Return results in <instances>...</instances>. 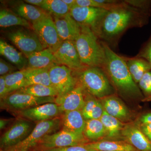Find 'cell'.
Listing matches in <instances>:
<instances>
[{
	"label": "cell",
	"mask_w": 151,
	"mask_h": 151,
	"mask_svg": "<svg viewBox=\"0 0 151 151\" xmlns=\"http://www.w3.org/2000/svg\"><path fill=\"white\" fill-rule=\"evenodd\" d=\"M86 139L96 141L106 135V131L100 119H91L86 122L84 133Z\"/></svg>",
	"instance_id": "29"
},
{
	"label": "cell",
	"mask_w": 151,
	"mask_h": 151,
	"mask_svg": "<svg viewBox=\"0 0 151 151\" xmlns=\"http://www.w3.org/2000/svg\"><path fill=\"white\" fill-rule=\"evenodd\" d=\"M53 19L58 35L63 41L76 40L81 32V27L70 13L59 17H53Z\"/></svg>",
	"instance_id": "15"
},
{
	"label": "cell",
	"mask_w": 151,
	"mask_h": 151,
	"mask_svg": "<svg viewBox=\"0 0 151 151\" xmlns=\"http://www.w3.org/2000/svg\"><path fill=\"white\" fill-rule=\"evenodd\" d=\"M9 123V119H1L0 120V129H1V130L5 129Z\"/></svg>",
	"instance_id": "43"
},
{
	"label": "cell",
	"mask_w": 151,
	"mask_h": 151,
	"mask_svg": "<svg viewBox=\"0 0 151 151\" xmlns=\"http://www.w3.org/2000/svg\"><path fill=\"white\" fill-rule=\"evenodd\" d=\"M63 1L70 9L75 6L76 0H63Z\"/></svg>",
	"instance_id": "44"
},
{
	"label": "cell",
	"mask_w": 151,
	"mask_h": 151,
	"mask_svg": "<svg viewBox=\"0 0 151 151\" xmlns=\"http://www.w3.org/2000/svg\"><path fill=\"white\" fill-rule=\"evenodd\" d=\"M128 69L136 84H138L143 76L151 70V66L146 60L140 58L124 56Z\"/></svg>",
	"instance_id": "24"
},
{
	"label": "cell",
	"mask_w": 151,
	"mask_h": 151,
	"mask_svg": "<svg viewBox=\"0 0 151 151\" xmlns=\"http://www.w3.org/2000/svg\"><path fill=\"white\" fill-rule=\"evenodd\" d=\"M43 1L44 0H25L24 2L29 4L40 8Z\"/></svg>",
	"instance_id": "42"
},
{
	"label": "cell",
	"mask_w": 151,
	"mask_h": 151,
	"mask_svg": "<svg viewBox=\"0 0 151 151\" xmlns=\"http://www.w3.org/2000/svg\"><path fill=\"white\" fill-rule=\"evenodd\" d=\"M53 54L60 65H65L74 71L86 67L81 63L75 41H63Z\"/></svg>",
	"instance_id": "11"
},
{
	"label": "cell",
	"mask_w": 151,
	"mask_h": 151,
	"mask_svg": "<svg viewBox=\"0 0 151 151\" xmlns=\"http://www.w3.org/2000/svg\"><path fill=\"white\" fill-rule=\"evenodd\" d=\"M102 105L104 111L120 121H125L129 113L126 106L118 97L112 95L103 98Z\"/></svg>",
	"instance_id": "20"
},
{
	"label": "cell",
	"mask_w": 151,
	"mask_h": 151,
	"mask_svg": "<svg viewBox=\"0 0 151 151\" xmlns=\"http://www.w3.org/2000/svg\"><path fill=\"white\" fill-rule=\"evenodd\" d=\"M7 37L27 58L32 53L44 49L33 30L24 28L15 30L9 33Z\"/></svg>",
	"instance_id": "10"
},
{
	"label": "cell",
	"mask_w": 151,
	"mask_h": 151,
	"mask_svg": "<svg viewBox=\"0 0 151 151\" xmlns=\"http://www.w3.org/2000/svg\"><path fill=\"white\" fill-rule=\"evenodd\" d=\"M80 26L81 32L75 41L81 63L87 67L102 68L106 58L102 42L91 29Z\"/></svg>",
	"instance_id": "3"
},
{
	"label": "cell",
	"mask_w": 151,
	"mask_h": 151,
	"mask_svg": "<svg viewBox=\"0 0 151 151\" xmlns=\"http://www.w3.org/2000/svg\"><path fill=\"white\" fill-rule=\"evenodd\" d=\"M21 26L27 28L32 27L29 22L22 18L8 9H1L0 11V26L8 27Z\"/></svg>",
	"instance_id": "27"
},
{
	"label": "cell",
	"mask_w": 151,
	"mask_h": 151,
	"mask_svg": "<svg viewBox=\"0 0 151 151\" xmlns=\"http://www.w3.org/2000/svg\"><path fill=\"white\" fill-rule=\"evenodd\" d=\"M25 119L40 122L54 119L62 113L55 103H48L17 112Z\"/></svg>",
	"instance_id": "13"
},
{
	"label": "cell",
	"mask_w": 151,
	"mask_h": 151,
	"mask_svg": "<svg viewBox=\"0 0 151 151\" xmlns=\"http://www.w3.org/2000/svg\"><path fill=\"white\" fill-rule=\"evenodd\" d=\"M106 131V135L108 139H116L122 134L124 125L121 121L109 115L104 111L100 118Z\"/></svg>",
	"instance_id": "28"
},
{
	"label": "cell",
	"mask_w": 151,
	"mask_h": 151,
	"mask_svg": "<svg viewBox=\"0 0 151 151\" xmlns=\"http://www.w3.org/2000/svg\"><path fill=\"white\" fill-rule=\"evenodd\" d=\"M13 9L14 12L32 24L39 21L50 14L40 8L26 3L17 4Z\"/></svg>",
	"instance_id": "21"
},
{
	"label": "cell",
	"mask_w": 151,
	"mask_h": 151,
	"mask_svg": "<svg viewBox=\"0 0 151 151\" xmlns=\"http://www.w3.org/2000/svg\"><path fill=\"white\" fill-rule=\"evenodd\" d=\"M27 60V68H29L50 69L60 65L53 52L48 49L34 52L28 58Z\"/></svg>",
	"instance_id": "18"
},
{
	"label": "cell",
	"mask_w": 151,
	"mask_h": 151,
	"mask_svg": "<svg viewBox=\"0 0 151 151\" xmlns=\"http://www.w3.org/2000/svg\"><path fill=\"white\" fill-rule=\"evenodd\" d=\"M86 122L81 110L67 111L64 113L63 119V129L84 134Z\"/></svg>",
	"instance_id": "19"
},
{
	"label": "cell",
	"mask_w": 151,
	"mask_h": 151,
	"mask_svg": "<svg viewBox=\"0 0 151 151\" xmlns=\"http://www.w3.org/2000/svg\"><path fill=\"white\" fill-rule=\"evenodd\" d=\"M32 26L44 49L49 50L53 53L62 43L51 15L33 24Z\"/></svg>",
	"instance_id": "6"
},
{
	"label": "cell",
	"mask_w": 151,
	"mask_h": 151,
	"mask_svg": "<svg viewBox=\"0 0 151 151\" xmlns=\"http://www.w3.org/2000/svg\"><path fill=\"white\" fill-rule=\"evenodd\" d=\"M40 8L52 17H61L70 12V9L63 0H44Z\"/></svg>",
	"instance_id": "31"
},
{
	"label": "cell",
	"mask_w": 151,
	"mask_h": 151,
	"mask_svg": "<svg viewBox=\"0 0 151 151\" xmlns=\"http://www.w3.org/2000/svg\"><path fill=\"white\" fill-rule=\"evenodd\" d=\"M15 92L38 97H56L58 95V92L54 87L41 84H34L25 86Z\"/></svg>",
	"instance_id": "30"
},
{
	"label": "cell",
	"mask_w": 151,
	"mask_h": 151,
	"mask_svg": "<svg viewBox=\"0 0 151 151\" xmlns=\"http://www.w3.org/2000/svg\"><path fill=\"white\" fill-rule=\"evenodd\" d=\"M31 129V124L27 121L19 120L16 122L1 137V148L3 150L21 142L29 134Z\"/></svg>",
	"instance_id": "14"
},
{
	"label": "cell",
	"mask_w": 151,
	"mask_h": 151,
	"mask_svg": "<svg viewBox=\"0 0 151 151\" xmlns=\"http://www.w3.org/2000/svg\"><path fill=\"white\" fill-rule=\"evenodd\" d=\"M84 145L92 151H137L132 145L123 141H99Z\"/></svg>",
	"instance_id": "23"
},
{
	"label": "cell",
	"mask_w": 151,
	"mask_h": 151,
	"mask_svg": "<svg viewBox=\"0 0 151 151\" xmlns=\"http://www.w3.org/2000/svg\"><path fill=\"white\" fill-rule=\"evenodd\" d=\"M107 11L98 8L75 6L70 9L69 13L80 26L89 27L92 30Z\"/></svg>",
	"instance_id": "12"
},
{
	"label": "cell",
	"mask_w": 151,
	"mask_h": 151,
	"mask_svg": "<svg viewBox=\"0 0 151 151\" xmlns=\"http://www.w3.org/2000/svg\"><path fill=\"white\" fill-rule=\"evenodd\" d=\"M127 4L139 10L150 16L151 1L149 0H124Z\"/></svg>",
	"instance_id": "33"
},
{
	"label": "cell",
	"mask_w": 151,
	"mask_h": 151,
	"mask_svg": "<svg viewBox=\"0 0 151 151\" xmlns=\"http://www.w3.org/2000/svg\"><path fill=\"white\" fill-rule=\"evenodd\" d=\"M140 129L151 142V124H141Z\"/></svg>",
	"instance_id": "40"
},
{
	"label": "cell",
	"mask_w": 151,
	"mask_h": 151,
	"mask_svg": "<svg viewBox=\"0 0 151 151\" xmlns=\"http://www.w3.org/2000/svg\"><path fill=\"white\" fill-rule=\"evenodd\" d=\"M102 42L106 55L102 68L114 89L125 97L142 98V93L132 78L124 56L117 54L106 44Z\"/></svg>",
	"instance_id": "2"
},
{
	"label": "cell",
	"mask_w": 151,
	"mask_h": 151,
	"mask_svg": "<svg viewBox=\"0 0 151 151\" xmlns=\"http://www.w3.org/2000/svg\"><path fill=\"white\" fill-rule=\"evenodd\" d=\"M43 151H92L84 145L70 146L65 147L55 148Z\"/></svg>",
	"instance_id": "38"
},
{
	"label": "cell",
	"mask_w": 151,
	"mask_h": 151,
	"mask_svg": "<svg viewBox=\"0 0 151 151\" xmlns=\"http://www.w3.org/2000/svg\"><path fill=\"white\" fill-rule=\"evenodd\" d=\"M150 17L127 4L124 0L122 5L107 11L92 31L100 41L113 49L117 47L120 39L128 29L146 25Z\"/></svg>",
	"instance_id": "1"
},
{
	"label": "cell",
	"mask_w": 151,
	"mask_h": 151,
	"mask_svg": "<svg viewBox=\"0 0 151 151\" xmlns=\"http://www.w3.org/2000/svg\"><path fill=\"white\" fill-rule=\"evenodd\" d=\"M122 134L128 143L141 151H151V142L140 129L133 124L124 127Z\"/></svg>",
	"instance_id": "17"
},
{
	"label": "cell",
	"mask_w": 151,
	"mask_h": 151,
	"mask_svg": "<svg viewBox=\"0 0 151 151\" xmlns=\"http://www.w3.org/2000/svg\"><path fill=\"white\" fill-rule=\"evenodd\" d=\"M49 70L27 68L26 69V86L34 84L52 86L50 78Z\"/></svg>",
	"instance_id": "25"
},
{
	"label": "cell",
	"mask_w": 151,
	"mask_h": 151,
	"mask_svg": "<svg viewBox=\"0 0 151 151\" xmlns=\"http://www.w3.org/2000/svg\"><path fill=\"white\" fill-rule=\"evenodd\" d=\"M73 71L65 65H56L50 69V78L52 86L58 93L55 101L59 100L78 84L77 78L72 74Z\"/></svg>",
	"instance_id": "9"
},
{
	"label": "cell",
	"mask_w": 151,
	"mask_h": 151,
	"mask_svg": "<svg viewBox=\"0 0 151 151\" xmlns=\"http://www.w3.org/2000/svg\"><path fill=\"white\" fill-rule=\"evenodd\" d=\"M55 97H38L13 92L1 100V108L17 112L48 103H55Z\"/></svg>",
	"instance_id": "8"
},
{
	"label": "cell",
	"mask_w": 151,
	"mask_h": 151,
	"mask_svg": "<svg viewBox=\"0 0 151 151\" xmlns=\"http://www.w3.org/2000/svg\"><path fill=\"white\" fill-rule=\"evenodd\" d=\"M26 69L17 70L5 76L6 84L9 94L25 87Z\"/></svg>",
	"instance_id": "32"
},
{
	"label": "cell",
	"mask_w": 151,
	"mask_h": 151,
	"mask_svg": "<svg viewBox=\"0 0 151 151\" xmlns=\"http://www.w3.org/2000/svg\"><path fill=\"white\" fill-rule=\"evenodd\" d=\"M135 56L146 60L151 66V35L149 40L143 45Z\"/></svg>",
	"instance_id": "36"
},
{
	"label": "cell",
	"mask_w": 151,
	"mask_h": 151,
	"mask_svg": "<svg viewBox=\"0 0 151 151\" xmlns=\"http://www.w3.org/2000/svg\"><path fill=\"white\" fill-rule=\"evenodd\" d=\"M84 89L79 84L74 89L61 97L55 100L61 113L67 111L82 110L85 105Z\"/></svg>",
	"instance_id": "16"
},
{
	"label": "cell",
	"mask_w": 151,
	"mask_h": 151,
	"mask_svg": "<svg viewBox=\"0 0 151 151\" xmlns=\"http://www.w3.org/2000/svg\"><path fill=\"white\" fill-rule=\"evenodd\" d=\"M17 67L13 66L10 63L7 62L5 60L1 58L0 59V75L1 76L10 74L17 71Z\"/></svg>",
	"instance_id": "37"
},
{
	"label": "cell",
	"mask_w": 151,
	"mask_h": 151,
	"mask_svg": "<svg viewBox=\"0 0 151 151\" xmlns=\"http://www.w3.org/2000/svg\"><path fill=\"white\" fill-rule=\"evenodd\" d=\"M87 143V139L84 134H76L63 129L59 132L44 137L37 146L43 151L50 149L81 145Z\"/></svg>",
	"instance_id": "7"
},
{
	"label": "cell",
	"mask_w": 151,
	"mask_h": 151,
	"mask_svg": "<svg viewBox=\"0 0 151 151\" xmlns=\"http://www.w3.org/2000/svg\"><path fill=\"white\" fill-rule=\"evenodd\" d=\"M75 72L78 84L88 94L101 99L113 95L115 89L102 68L86 66Z\"/></svg>",
	"instance_id": "4"
},
{
	"label": "cell",
	"mask_w": 151,
	"mask_h": 151,
	"mask_svg": "<svg viewBox=\"0 0 151 151\" xmlns=\"http://www.w3.org/2000/svg\"><path fill=\"white\" fill-rule=\"evenodd\" d=\"M139 121L141 124H151V113L143 115L140 118Z\"/></svg>",
	"instance_id": "41"
},
{
	"label": "cell",
	"mask_w": 151,
	"mask_h": 151,
	"mask_svg": "<svg viewBox=\"0 0 151 151\" xmlns=\"http://www.w3.org/2000/svg\"><path fill=\"white\" fill-rule=\"evenodd\" d=\"M138 86L146 96L151 97V70L143 76L138 83Z\"/></svg>",
	"instance_id": "35"
},
{
	"label": "cell",
	"mask_w": 151,
	"mask_h": 151,
	"mask_svg": "<svg viewBox=\"0 0 151 151\" xmlns=\"http://www.w3.org/2000/svg\"><path fill=\"white\" fill-rule=\"evenodd\" d=\"M9 94L7 86L4 76L0 77V97L1 99L4 98Z\"/></svg>",
	"instance_id": "39"
},
{
	"label": "cell",
	"mask_w": 151,
	"mask_h": 151,
	"mask_svg": "<svg viewBox=\"0 0 151 151\" xmlns=\"http://www.w3.org/2000/svg\"><path fill=\"white\" fill-rule=\"evenodd\" d=\"M95 7L110 11L122 5L124 1L119 0H94Z\"/></svg>",
	"instance_id": "34"
},
{
	"label": "cell",
	"mask_w": 151,
	"mask_h": 151,
	"mask_svg": "<svg viewBox=\"0 0 151 151\" xmlns=\"http://www.w3.org/2000/svg\"><path fill=\"white\" fill-rule=\"evenodd\" d=\"M0 54L15 65L19 70L28 67V62L26 57L2 39L0 40Z\"/></svg>",
	"instance_id": "22"
},
{
	"label": "cell",
	"mask_w": 151,
	"mask_h": 151,
	"mask_svg": "<svg viewBox=\"0 0 151 151\" xmlns=\"http://www.w3.org/2000/svg\"><path fill=\"white\" fill-rule=\"evenodd\" d=\"M84 119H100L104 112L102 103L90 94L87 95L85 105L81 110Z\"/></svg>",
	"instance_id": "26"
},
{
	"label": "cell",
	"mask_w": 151,
	"mask_h": 151,
	"mask_svg": "<svg viewBox=\"0 0 151 151\" xmlns=\"http://www.w3.org/2000/svg\"><path fill=\"white\" fill-rule=\"evenodd\" d=\"M61 124V120L58 117L38 122L24 139L14 145L3 149L2 151H29L37 146L44 137L58 129Z\"/></svg>",
	"instance_id": "5"
}]
</instances>
